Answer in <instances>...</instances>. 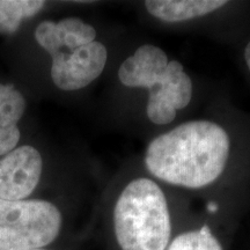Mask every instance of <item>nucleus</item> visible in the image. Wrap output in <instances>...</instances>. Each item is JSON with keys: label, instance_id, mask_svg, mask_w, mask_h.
<instances>
[{"label": "nucleus", "instance_id": "obj_1", "mask_svg": "<svg viewBox=\"0 0 250 250\" xmlns=\"http://www.w3.org/2000/svg\"><path fill=\"white\" fill-rule=\"evenodd\" d=\"M229 152V136L220 125L192 121L153 139L146 149L145 165L166 183L197 189L219 179Z\"/></svg>", "mask_w": 250, "mask_h": 250}, {"label": "nucleus", "instance_id": "obj_2", "mask_svg": "<svg viewBox=\"0 0 250 250\" xmlns=\"http://www.w3.org/2000/svg\"><path fill=\"white\" fill-rule=\"evenodd\" d=\"M114 225L122 250L167 249L171 223L161 188L145 177L131 181L115 205Z\"/></svg>", "mask_w": 250, "mask_h": 250}, {"label": "nucleus", "instance_id": "obj_3", "mask_svg": "<svg viewBox=\"0 0 250 250\" xmlns=\"http://www.w3.org/2000/svg\"><path fill=\"white\" fill-rule=\"evenodd\" d=\"M61 227L62 214L52 203L0 199V250L42 249Z\"/></svg>", "mask_w": 250, "mask_h": 250}, {"label": "nucleus", "instance_id": "obj_4", "mask_svg": "<svg viewBox=\"0 0 250 250\" xmlns=\"http://www.w3.org/2000/svg\"><path fill=\"white\" fill-rule=\"evenodd\" d=\"M51 78L62 90H78L100 77L107 64L108 51L101 42H90L73 51L52 55Z\"/></svg>", "mask_w": 250, "mask_h": 250}, {"label": "nucleus", "instance_id": "obj_5", "mask_svg": "<svg viewBox=\"0 0 250 250\" xmlns=\"http://www.w3.org/2000/svg\"><path fill=\"white\" fill-rule=\"evenodd\" d=\"M42 167V156L33 146H20L7 153L0 159V199L27 198L40 182Z\"/></svg>", "mask_w": 250, "mask_h": 250}, {"label": "nucleus", "instance_id": "obj_6", "mask_svg": "<svg viewBox=\"0 0 250 250\" xmlns=\"http://www.w3.org/2000/svg\"><path fill=\"white\" fill-rule=\"evenodd\" d=\"M191 98V79L180 62L170 61L162 80L149 89L147 116L154 124H169L177 110L188 107Z\"/></svg>", "mask_w": 250, "mask_h": 250}, {"label": "nucleus", "instance_id": "obj_7", "mask_svg": "<svg viewBox=\"0 0 250 250\" xmlns=\"http://www.w3.org/2000/svg\"><path fill=\"white\" fill-rule=\"evenodd\" d=\"M168 57L164 50L145 44L137 49L133 56L122 62L118 78L126 87H143L148 90L164 78L168 66Z\"/></svg>", "mask_w": 250, "mask_h": 250}, {"label": "nucleus", "instance_id": "obj_8", "mask_svg": "<svg viewBox=\"0 0 250 250\" xmlns=\"http://www.w3.org/2000/svg\"><path fill=\"white\" fill-rule=\"evenodd\" d=\"M96 30L78 18H67L59 22L43 21L35 30V39L50 56L61 51H73L94 42Z\"/></svg>", "mask_w": 250, "mask_h": 250}, {"label": "nucleus", "instance_id": "obj_9", "mask_svg": "<svg viewBox=\"0 0 250 250\" xmlns=\"http://www.w3.org/2000/svg\"><path fill=\"white\" fill-rule=\"evenodd\" d=\"M26 100L13 86L0 83V155L17 147L20 140L19 121L23 116Z\"/></svg>", "mask_w": 250, "mask_h": 250}, {"label": "nucleus", "instance_id": "obj_10", "mask_svg": "<svg viewBox=\"0 0 250 250\" xmlns=\"http://www.w3.org/2000/svg\"><path fill=\"white\" fill-rule=\"evenodd\" d=\"M226 4L224 0H148L145 1V7L159 20L181 22L204 17Z\"/></svg>", "mask_w": 250, "mask_h": 250}, {"label": "nucleus", "instance_id": "obj_11", "mask_svg": "<svg viewBox=\"0 0 250 250\" xmlns=\"http://www.w3.org/2000/svg\"><path fill=\"white\" fill-rule=\"evenodd\" d=\"M44 4L39 0H0V34L15 33L23 19L34 17Z\"/></svg>", "mask_w": 250, "mask_h": 250}, {"label": "nucleus", "instance_id": "obj_12", "mask_svg": "<svg viewBox=\"0 0 250 250\" xmlns=\"http://www.w3.org/2000/svg\"><path fill=\"white\" fill-rule=\"evenodd\" d=\"M166 250H223V247L205 225L198 230L180 234Z\"/></svg>", "mask_w": 250, "mask_h": 250}, {"label": "nucleus", "instance_id": "obj_13", "mask_svg": "<svg viewBox=\"0 0 250 250\" xmlns=\"http://www.w3.org/2000/svg\"><path fill=\"white\" fill-rule=\"evenodd\" d=\"M243 56H245V62H246L247 67H248V70L250 72V41L248 42V44L246 45L245 52H243Z\"/></svg>", "mask_w": 250, "mask_h": 250}, {"label": "nucleus", "instance_id": "obj_14", "mask_svg": "<svg viewBox=\"0 0 250 250\" xmlns=\"http://www.w3.org/2000/svg\"><path fill=\"white\" fill-rule=\"evenodd\" d=\"M208 210L210 212H215L218 210V205L215 204V203H210V204L208 205Z\"/></svg>", "mask_w": 250, "mask_h": 250}, {"label": "nucleus", "instance_id": "obj_15", "mask_svg": "<svg viewBox=\"0 0 250 250\" xmlns=\"http://www.w3.org/2000/svg\"><path fill=\"white\" fill-rule=\"evenodd\" d=\"M31 250H45V249H31Z\"/></svg>", "mask_w": 250, "mask_h": 250}]
</instances>
